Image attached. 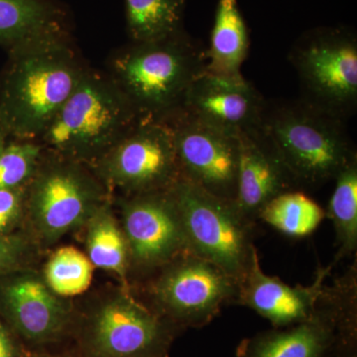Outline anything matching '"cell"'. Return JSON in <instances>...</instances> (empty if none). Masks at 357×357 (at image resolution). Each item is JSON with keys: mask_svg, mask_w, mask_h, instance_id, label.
Masks as SVG:
<instances>
[{"mask_svg": "<svg viewBox=\"0 0 357 357\" xmlns=\"http://www.w3.org/2000/svg\"><path fill=\"white\" fill-rule=\"evenodd\" d=\"M7 53L0 73V126L9 138L38 140L89 65L72 29L46 33Z\"/></svg>", "mask_w": 357, "mask_h": 357, "instance_id": "1", "label": "cell"}, {"mask_svg": "<svg viewBox=\"0 0 357 357\" xmlns=\"http://www.w3.org/2000/svg\"><path fill=\"white\" fill-rule=\"evenodd\" d=\"M206 62V49L184 29L152 41H129L110 54L105 72L140 119L166 122L181 112Z\"/></svg>", "mask_w": 357, "mask_h": 357, "instance_id": "2", "label": "cell"}, {"mask_svg": "<svg viewBox=\"0 0 357 357\" xmlns=\"http://www.w3.org/2000/svg\"><path fill=\"white\" fill-rule=\"evenodd\" d=\"M259 128L299 188L335 181L357 158L345 121L300 98L266 100Z\"/></svg>", "mask_w": 357, "mask_h": 357, "instance_id": "3", "label": "cell"}, {"mask_svg": "<svg viewBox=\"0 0 357 357\" xmlns=\"http://www.w3.org/2000/svg\"><path fill=\"white\" fill-rule=\"evenodd\" d=\"M139 121L107 73L89 66L37 141L46 151L91 166Z\"/></svg>", "mask_w": 357, "mask_h": 357, "instance_id": "4", "label": "cell"}, {"mask_svg": "<svg viewBox=\"0 0 357 357\" xmlns=\"http://www.w3.org/2000/svg\"><path fill=\"white\" fill-rule=\"evenodd\" d=\"M188 251L220 268L241 283L258 253L253 223L241 215L234 202L213 196L184 178L169 189Z\"/></svg>", "mask_w": 357, "mask_h": 357, "instance_id": "5", "label": "cell"}, {"mask_svg": "<svg viewBox=\"0 0 357 357\" xmlns=\"http://www.w3.org/2000/svg\"><path fill=\"white\" fill-rule=\"evenodd\" d=\"M301 98L347 121L357 109V36L345 26L319 27L301 35L289 53Z\"/></svg>", "mask_w": 357, "mask_h": 357, "instance_id": "6", "label": "cell"}, {"mask_svg": "<svg viewBox=\"0 0 357 357\" xmlns=\"http://www.w3.org/2000/svg\"><path fill=\"white\" fill-rule=\"evenodd\" d=\"M109 195L91 167L45 150L26 187L25 213L38 236L53 243L88 222Z\"/></svg>", "mask_w": 357, "mask_h": 357, "instance_id": "7", "label": "cell"}, {"mask_svg": "<svg viewBox=\"0 0 357 357\" xmlns=\"http://www.w3.org/2000/svg\"><path fill=\"white\" fill-rule=\"evenodd\" d=\"M89 167L109 191L128 196L167 191L180 178L170 126L150 119H140Z\"/></svg>", "mask_w": 357, "mask_h": 357, "instance_id": "8", "label": "cell"}, {"mask_svg": "<svg viewBox=\"0 0 357 357\" xmlns=\"http://www.w3.org/2000/svg\"><path fill=\"white\" fill-rule=\"evenodd\" d=\"M151 286L157 307L176 321L203 326L229 304H236L238 283L213 263L189 251L159 268Z\"/></svg>", "mask_w": 357, "mask_h": 357, "instance_id": "9", "label": "cell"}, {"mask_svg": "<svg viewBox=\"0 0 357 357\" xmlns=\"http://www.w3.org/2000/svg\"><path fill=\"white\" fill-rule=\"evenodd\" d=\"M166 123L172 131L180 177L213 196L234 202L238 177V136L183 112Z\"/></svg>", "mask_w": 357, "mask_h": 357, "instance_id": "10", "label": "cell"}, {"mask_svg": "<svg viewBox=\"0 0 357 357\" xmlns=\"http://www.w3.org/2000/svg\"><path fill=\"white\" fill-rule=\"evenodd\" d=\"M121 206L122 231L134 266L144 271L159 269L188 251L169 189L126 196Z\"/></svg>", "mask_w": 357, "mask_h": 357, "instance_id": "11", "label": "cell"}, {"mask_svg": "<svg viewBox=\"0 0 357 357\" xmlns=\"http://www.w3.org/2000/svg\"><path fill=\"white\" fill-rule=\"evenodd\" d=\"M165 337L159 317L126 294L103 303L91 324V347L98 357H155Z\"/></svg>", "mask_w": 357, "mask_h": 357, "instance_id": "12", "label": "cell"}, {"mask_svg": "<svg viewBox=\"0 0 357 357\" xmlns=\"http://www.w3.org/2000/svg\"><path fill=\"white\" fill-rule=\"evenodd\" d=\"M265 103L261 93L243 75L222 77L206 70L190 86L181 112L238 136L259 128Z\"/></svg>", "mask_w": 357, "mask_h": 357, "instance_id": "13", "label": "cell"}, {"mask_svg": "<svg viewBox=\"0 0 357 357\" xmlns=\"http://www.w3.org/2000/svg\"><path fill=\"white\" fill-rule=\"evenodd\" d=\"M238 177L234 202L241 215L255 225L269 202L299 187L261 129L238 134Z\"/></svg>", "mask_w": 357, "mask_h": 357, "instance_id": "14", "label": "cell"}, {"mask_svg": "<svg viewBox=\"0 0 357 357\" xmlns=\"http://www.w3.org/2000/svg\"><path fill=\"white\" fill-rule=\"evenodd\" d=\"M332 265L321 268L309 286H290L263 272L256 253L248 273L238 284L236 304L243 305L277 326L296 325L316 311Z\"/></svg>", "mask_w": 357, "mask_h": 357, "instance_id": "15", "label": "cell"}, {"mask_svg": "<svg viewBox=\"0 0 357 357\" xmlns=\"http://www.w3.org/2000/svg\"><path fill=\"white\" fill-rule=\"evenodd\" d=\"M14 273L4 275L0 281V309L4 316L31 342L57 337L69 321L67 306L39 277Z\"/></svg>", "mask_w": 357, "mask_h": 357, "instance_id": "16", "label": "cell"}, {"mask_svg": "<svg viewBox=\"0 0 357 357\" xmlns=\"http://www.w3.org/2000/svg\"><path fill=\"white\" fill-rule=\"evenodd\" d=\"M61 29H73L69 9L61 0H0V47L6 51Z\"/></svg>", "mask_w": 357, "mask_h": 357, "instance_id": "17", "label": "cell"}, {"mask_svg": "<svg viewBox=\"0 0 357 357\" xmlns=\"http://www.w3.org/2000/svg\"><path fill=\"white\" fill-rule=\"evenodd\" d=\"M249 34L237 0H218L206 70L222 77L241 76L248 55Z\"/></svg>", "mask_w": 357, "mask_h": 357, "instance_id": "18", "label": "cell"}, {"mask_svg": "<svg viewBox=\"0 0 357 357\" xmlns=\"http://www.w3.org/2000/svg\"><path fill=\"white\" fill-rule=\"evenodd\" d=\"M131 42L152 41L184 30L185 0H124Z\"/></svg>", "mask_w": 357, "mask_h": 357, "instance_id": "19", "label": "cell"}, {"mask_svg": "<svg viewBox=\"0 0 357 357\" xmlns=\"http://www.w3.org/2000/svg\"><path fill=\"white\" fill-rule=\"evenodd\" d=\"M86 222L89 261L100 269L126 276L130 261L128 243L112 215L109 202L98 208Z\"/></svg>", "mask_w": 357, "mask_h": 357, "instance_id": "20", "label": "cell"}, {"mask_svg": "<svg viewBox=\"0 0 357 357\" xmlns=\"http://www.w3.org/2000/svg\"><path fill=\"white\" fill-rule=\"evenodd\" d=\"M326 211L298 190L279 195L265 206L258 220L292 237L310 236L323 222Z\"/></svg>", "mask_w": 357, "mask_h": 357, "instance_id": "21", "label": "cell"}, {"mask_svg": "<svg viewBox=\"0 0 357 357\" xmlns=\"http://www.w3.org/2000/svg\"><path fill=\"white\" fill-rule=\"evenodd\" d=\"M335 181L328 215L332 220L340 248L332 265L354 255L357 248V158L345 167Z\"/></svg>", "mask_w": 357, "mask_h": 357, "instance_id": "22", "label": "cell"}, {"mask_svg": "<svg viewBox=\"0 0 357 357\" xmlns=\"http://www.w3.org/2000/svg\"><path fill=\"white\" fill-rule=\"evenodd\" d=\"M93 265L74 248L59 249L45 268V283L58 296H76L89 287Z\"/></svg>", "mask_w": 357, "mask_h": 357, "instance_id": "23", "label": "cell"}, {"mask_svg": "<svg viewBox=\"0 0 357 357\" xmlns=\"http://www.w3.org/2000/svg\"><path fill=\"white\" fill-rule=\"evenodd\" d=\"M44 153L39 141L8 138L0 148V190L27 187Z\"/></svg>", "mask_w": 357, "mask_h": 357, "instance_id": "24", "label": "cell"}, {"mask_svg": "<svg viewBox=\"0 0 357 357\" xmlns=\"http://www.w3.org/2000/svg\"><path fill=\"white\" fill-rule=\"evenodd\" d=\"M26 187L0 190V234L6 236L25 213Z\"/></svg>", "mask_w": 357, "mask_h": 357, "instance_id": "25", "label": "cell"}, {"mask_svg": "<svg viewBox=\"0 0 357 357\" xmlns=\"http://www.w3.org/2000/svg\"><path fill=\"white\" fill-rule=\"evenodd\" d=\"M24 257L25 246L20 239L0 234V277L17 271Z\"/></svg>", "mask_w": 357, "mask_h": 357, "instance_id": "26", "label": "cell"}, {"mask_svg": "<svg viewBox=\"0 0 357 357\" xmlns=\"http://www.w3.org/2000/svg\"><path fill=\"white\" fill-rule=\"evenodd\" d=\"M0 357H14L13 342L1 324H0Z\"/></svg>", "mask_w": 357, "mask_h": 357, "instance_id": "27", "label": "cell"}, {"mask_svg": "<svg viewBox=\"0 0 357 357\" xmlns=\"http://www.w3.org/2000/svg\"><path fill=\"white\" fill-rule=\"evenodd\" d=\"M8 136L6 133V131L3 130V128L0 126V148L6 144V141L8 140Z\"/></svg>", "mask_w": 357, "mask_h": 357, "instance_id": "28", "label": "cell"}]
</instances>
